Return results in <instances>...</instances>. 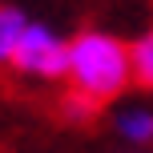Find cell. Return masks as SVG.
<instances>
[{
	"label": "cell",
	"instance_id": "obj_1",
	"mask_svg": "<svg viewBox=\"0 0 153 153\" xmlns=\"http://www.w3.org/2000/svg\"><path fill=\"white\" fill-rule=\"evenodd\" d=\"M73 93L105 109L133 85V61L129 45L105 28H81L69 40V73H65Z\"/></svg>",
	"mask_w": 153,
	"mask_h": 153
},
{
	"label": "cell",
	"instance_id": "obj_2",
	"mask_svg": "<svg viewBox=\"0 0 153 153\" xmlns=\"http://www.w3.org/2000/svg\"><path fill=\"white\" fill-rule=\"evenodd\" d=\"M12 73L32 76V81H65V73H69V40L56 36L48 24L32 20L28 32L20 36V45H16Z\"/></svg>",
	"mask_w": 153,
	"mask_h": 153
},
{
	"label": "cell",
	"instance_id": "obj_3",
	"mask_svg": "<svg viewBox=\"0 0 153 153\" xmlns=\"http://www.w3.org/2000/svg\"><path fill=\"white\" fill-rule=\"evenodd\" d=\"M28 24L32 20L16 4H0V69H12L16 45H20V36L28 32Z\"/></svg>",
	"mask_w": 153,
	"mask_h": 153
},
{
	"label": "cell",
	"instance_id": "obj_4",
	"mask_svg": "<svg viewBox=\"0 0 153 153\" xmlns=\"http://www.w3.org/2000/svg\"><path fill=\"white\" fill-rule=\"evenodd\" d=\"M117 133L129 145H153V109L133 105L125 113H117Z\"/></svg>",
	"mask_w": 153,
	"mask_h": 153
},
{
	"label": "cell",
	"instance_id": "obj_5",
	"mask_svg": "<svg viewBox=\"0 0 153 153\" xmlns=\"http://www.w3.org/2000/svg\"><path fill=\"white\" fill-rule=\"evenodd\" d=\"M129 61H133V85L153 93V24L129 45Z\"/></svg>",
	"mask_w": 153,
	"mask_h": 153
},
{
	"label": "cell",
	"instance_id": "obj_6",
	"mask_svg": "<svg viewBox=\"0 0 153 153\" xmlns=\"http://www.w3.org/2000/svg\"><path fill=\"white\" fill-rule=\"evenodd\" d=\"M97 113H101V109L93 105V101H85L81 93H73V89H69V93L61 97V117H65L69 125H89V121H93Z\"/></svg>",
	"mask_w": 153,
	"mask_h": 153
}]
</instances>
